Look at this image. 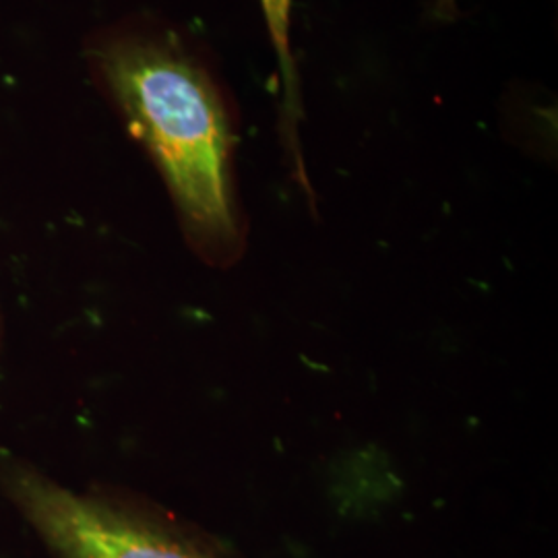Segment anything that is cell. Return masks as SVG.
<instances>
[{"label": "cell", "instance_id": "cell-1", "mask_svg": "<svg viewBox=\"0 0 558 558\" xmlns=\"http://www.w3.org/2000/svg\"><path fill=\"white\" fill-rule=\"evenodd\" d=\"M85 62L158 168L186 239L205 257H234L244 239L234 186L240 110L214 57L177 25L140 15L94 34Z\"/></svg>", "mask_w": 558, "mask_h": 558}, {"label": "cell", "instance_id": "cell-3", "mask_svg": "<svg viewBox=\"0 0 558 558\" xmlns=\"http://www.w3.org/2000/svg\"><path fill=\"white\" fill-rule=\"evenodd\" d=\"M263 20L267 25V36L276 52L279 69V110L278 133L286 156L302 172V147H300V126L306 119L302 100V81L299 66L292 52V4L294 0H259Z\"/></svg>", "mask_w": 558, "mask_h": 558}, {"label": "cell", "instance_id": "cell-4", "mask_svg": "<svg viewBox=\"0 0 558 558\" xmlns=\"http://www.w3.org/2000/svg\"><path fill=\"white\" fill-rule=\"evenodd\" d=\"M428 15H430V20L439 21V23H453L461 15L459 0H430Z\"/></svg>", "mask_w": 558, "mask_h": 558}, {"label": "cell", "instance_id": "cell-2", "mask_svg": "<svg viewBox=\"0 0 558 558\" xmlns=\"http://www.w3.org/2000/svg\"><path fill=\"white\" fill-rule=\"evenodd\" d=\"M4 490L54 558H226L179 527L83 495L29 468H9Z\"/></svg>", "mask_w": 558, "mask_h": 558}]
</instances>
